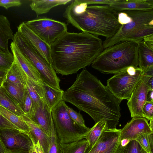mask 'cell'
<instances>
[{"label": "cell", "instance_id": "6da1fadb", "mask_svg": "<svg viewBox=\"0 0 153 153\" xmlns=\"http://www.w3.org/2000/svg\"><path fill=\"white\" fill-rule=\"evenodd\" d=\"M63 99L88 114L95 123L103 121L107 129L116 128L121 101L87 70L83 69L72 85L63 91Z\"/></svg>", "mask_w": 153, "mask_h": 153}, {"label": "cell", "instance_id": "7a4b0ae2", "mask_svg": "<svg viewBox=\"0 0 153 153\" xmlns=\"http://www.w3.org/2000/svg\"><path fill=\"white\" fill-rule=\"evenodd\" d=\"M56 72L67 75L89 66L104 49L102 40L87 32H67L51 46Z\"/></svg>", "mask_w": 153, "mask_h": 153}, {"label": "cell", "instance_id": "3957f363", "mask_svg": "<svg viewBox=\"0 0 153 153\" xmlns=\"http://www.w3.org/2000/svg\"><path fill=\"white\" fill-rule=\"evenodd\" d=\"M118 13L110 5L88 6L81 0H75L66 8L63 16L68 23L82 32L108 39L113 37L121 26Z\"/></svg>", "mask_w": 153, "mask_h": 153}, {"label": "cell", "instance_id": "277c9868", "mask_svg": "<svg viewBox=\"0 0 153 153\" xmlns=\"http://www.w3.org/2000/svg\"><path fill=\"white\" fill-rule=\"evenodd\" d=\"M136 42H120L104 49L91 64L92 67L103 73L115 74L130 66H138Z\"/></svg>", "mask_w": 153, "mask_h": 153}, {"label": "cell", "instance_id": "5b68a950", "mask_svg": "<svg viewBox=\"0 0 153 153\" xmlns=\"http://www.w3.org/2000/svg\"><path fill=\"white\" fill-rule=\"evenodd\" d=\"M62 100L51 110L54 128L59 142L66 143L85 138L89 129L78 125L69 116Z\"/></svg>", "mask_w": 153, "mask_h": 153}, {"label": "cell", "instance_id": "8992f818", "mask_svg": "<svg viewBox=\"0 0 153 153\" xmlns=\"http://www.w3.org/2000/svg\"><path fill=\"white\" fill-rule=\"evenodd\" d=\"M12 40L38 71L43 82L54 89L60 90V79L52 65L37 53L17 31L14 35Z\"/></svg>", "mask_w": 153, "mask_h": 153}, {"label": "cell", "instance_id": "52a82bcc", "mask_svg": "<svg viewBox=\"0 0 153 153\" xmlns=\"http://www.w3.org/2000/svg\"><path fill=\"white\" fill-rule=\"evenodd\" d=\"M147 71L138 66L128 67L109 79L106 86L117 98L121 101H128L136 85Z\"/></svg>", "mask_w": 153, "mask_h": 153}, {"label": "cell", "instance_id": "ba28073f", "mask_svg": "<svg viewBox=\"0 0 153 153\" xmlns=\"http://www.w3.org/2000/svg\"><path fill=\"white\" fill-rule=\"evenodd\" d=\"M25 22L33 32L50 46L67 32L65 23L46 17H39Z\"/></svg>", "mask_w": 153, "mask_h": 153}, {"label": "cell", "instance_id": "9c48e42d", "mask_svg": "<svg viewBox=\"0 0 153 153\" xmlns=\"http://www.w3.org/2000/svg\"><path fill=\"white\" fill-rule=\"evenodd\" d=\"M131 17L128 23L121 25L117 33L112 37L102 42L104 49L122 41L131 32L146 24L153 25V10H126Z\"/></svg>", "mask_w": 153, "mask_h": 153}, {"label": "cell", "instance_id": "30bf717a", "mask_svg": "<svg viewBox=\"0 0 153 153\" xmlns=\"http://www.w3.org/2000/svg\"><path fill=\"white\" fill-rule=\"evenodd\" d=\"M153 69L148 71L142 76L128 101L127 105L132 117H143L142 111L147 101L148 93L153 88L149 84L150 79L153 76Z\"/></svg>", "mask_w": 153, "mask_h": 153}, {"label": "cell", "instance_id": "8fae6325", "mask_svg": "<svg viewBox=\"0 0 153 153\" xmlns=\"http://www.w3.org/2000/svg\"><path fill=\"white\" fill-rule=\"evenodd\" d=\"M0 137L7 150H21L29 152L33 145L26 134L17 129H0Z\"/></svg>", "mask_w": 153, "mask_h": 153}, {"label": "cell", "instance_id": "7c38bea8", "mask_svg": "<svg viewBox=\"0 0 153 153\" xmlns=\"http://www.w3.org/2000/svg\"><path fill=\"white\" fill-rule=\"evenodd\" d=\"M120 129H106L87 153H115L120 143Z\"/></svg>", "mask_w": 153, "mask_h": 153}, {"label": "cell", "instance_id": "4fadbf2b", "mask_svg": "<svg viewBox=\"0 0 153 153\" xmlns=\"http://www.w3.org/2000/svg\"><path fill=\"white\" fill-rule=\"evenodd\" d=\"M25 38L34 50L48 63L51 65V46L47 44L33 32L22 22L17 27V31Z\"/></svg>", "mask_w": 153, "mask_h": 153}, {"label": "cell", "instance_id": "5bb4252c", "mask_svg": "<svg viewBox=\"0 0 153 153\" xmlns=\"http://www.w3.org/2000/svg\"><path fill=\"white\" fill-rule=\"evenodd\" d=\"M120 140H135L145 134H153L148 120L143 117H135L128 123L120 131Z\"/></svg>", "mask_w": 153, "mask_h": 153}, {"label": "cell", "instance_id": "9a60e30c", "mask_svg": "<svg viewBox=\"0 0 153 153\" xmlns=\"http://www.w3.org/2000/svg\"><path fill=\"white\" fill-rule=\"evenodd\" d=\"M33 110L34 117L33 120L51 137L54 126L51 111L49 107L41 100L33 107Z\"/></svg>", "mask_w": 153, "mask_h": 153}, {"label": "cell", "instance_id": "2e32d148", "mask_svg": "<svg viewBox=\"0 0 153 153\" xmlns=\"http://www.w3.org/2000/svg\"><path fill=\"white\" fill-rule=\"evenodd\" d=\"M34 87L41 100L47 104L51 111L61 101L63 100V91L54 89L44 82H33Z\"/></svg>", "mask_w": 153, "mask_h": 153}, {"label": "cell", "instance_id": "e0dca14e", "mask_svg": "<svg viewBox=\"0 0 153 153\" xmlns=\"http://www.w3.org/2000/svg\"><path fill=\"white\" fill-rule=\"evenodd\" d=\"M10 47L14 59L18 62L27 77L35 83H42L43 81L38 71L13 41L11 42Z\"/></svg>", "mask_w": 153, "mask_h": 153}, {"label": "cell", "instance_id": "ac0fdd59", "mask_svg": "<svg viewBox=\"0 0 153 153\" xmlns=\"http://www.w3.org/2000/svg\"><path fill=\"white\" fill-rule=\"evenodd\" d=\"M27 125L34 144L39 141L44 153H47L51 141V137L36 122L25 114L20 117Z\"/></svg>", "mask_w": 153, "mask_h": 153}, {"label": "cell", "instance_id": "d6986e66", "mask_svg": "<svg viewBox=\"0 0 153 153\" xmlns=\"http://www.w3.org/2000/svg\"><path fill=\"white\" fill-rule=\"evenodd\" d=\"M118 12L127 10H153V0H117L110 5Z\"/></svg>", "mask_w": 153, "mask_h": 153}, {"label": "cell", "instance_id": "ffe728a7", "mask_svg": "<svg viewBox=\"0 0 153 153\" xmlns=\"http://www.w3.org/2000/svg\"><path fill=\"white\" fill-rule=\"evenodd\" d=\"M137 42L138 67L147 71L153 69V44L143 40Z\"/></svg>", "mask_w": 153, "mask_h": 153}, {"label": "cell", "instance_id": "44dd1931", "mask_svg": "<svg viewBox=\"0 0 153 153\" xmlns=\"http://www.w3.org/2000/svg\"><path fill=\"white\" fill-rule=\"evenodd\" d=\"M1 85L7 93L23 111L25 86L19 85L6 79Z\"/></svg>", "mask_w": 153, "mask_h": 153}, {"label": "cell", "instance_id": "7402d4cb", "mask_svg": "<svg viewBox=\"0 0 153 153\" xmlns=\"http://www.w3.org/2000/svg\"><path fill=\"white\" fill-rule=\"evenodd\" d=\"M72 0H32L30 6L38 16L48 13L52 8L59 5H65Z\"/></svg>", "mask_w": 153, "mask_h": 153}, {"label": "cell", "instance_id": "603a6c76", "mask_svg": "<svg viewBox=\"0 0 153 153\" xmlns=\"http://www.w3.org/2000/svg\"><path fill=\"white\" fill-rule=\"evenodd\" d=\"M13 37L9 21L5 16L0 14V50L10 52L8 48V41L13 40Z\"/></svg>", "mask_w": 153, "mask_h": 153}, {"label": "cell", "instance_id": "cb8c5ba5", "mask_svg": "<svg viewBox=\"0 0 153 153\" xmlns=\"http://www.w3.org/2000/svg\"><path fill=\"white\" fill-rule=\"evenodd\" d=\"M27 77L19 65L14 59L12 65L7 71L5 79L18 85L25 86Z\"/></svg>", "mask_w": 153, "mask_h": 153}, {"label": "cell", "instance_id": "d4e9b609", "mask_svg": "<svg viewBox=\"0 0 153 153\" xmlns=\"http://www.w3.org/2000/svg\"><path fill=\"white\" fill-rule=\"evenodd\" d=\"M0 113L19 130L27 134L31 140L32 137L28 127L25 121L20 117L0 105Z\"/></svg>", "mask_w": 153, "mask_h": 153}, {"label": "cell", "instance_id": "484cf974", "mask_svg": "<svg viewBox=\"0 0 153 153\" xmlns=\"http://www.w3.org/2000/svg\"><path fill=\"white\" fill-rule=\"evenodd\" d=\"M0 105L20 117L25 114L24 112L4 89L2 85L0 87Z\"/></svg>", "mask_w": 153, "mask_h": 153}, {"label": "cell", "instance_id": "4316f807", "mask_svg": "<svg viewBox=\"0 0 153 153\" xmlns=\"http://www.w3.org/2000/svg\"><path fill=\"white\" fill-rule=\"evenodd\" d=\"M62 153H86L89 144L85 139L69 143H60Z\"/></svg>", "mask_w": 153, "mask_h": 153}, {"label": "cell", "instance_id": "83f0119b", "mask_svg": "<svg viewBox=\"0 0 153 153\" xmlns=\"http://www.w3.org/2000/svg\"><path fill=\"white\" fill-rule=\"evenodd\" d=\"M153 35V25L146 24L135 30L121 42L130 41L138 42L143 41L144 38Z\"/></svg>", "mask_w": 153, "mask_h": 153}, {"label": "cell", "instance_id": "f1b7e54d", "mask_svg": "<svg viewBox=\"0 0 153 153\" xmlns=\"http://www.w3.org/2000/svg\"><path fill=\"white\" fill-rule=\"evenodd\" d=\"M106 129H107L106 123L103 121L95 123L92 127L89 128L85 138L88 143L89 149L95 145Z\"/></svg>", "mask_w": 153, "mask_h": 153}, {"label": "cell", "instance_id": "f546056e", "mask_svg": "<svg viewBox=\"0 0 153 153\" xmlns=\"http://www.w3.org/2000/svg\"><path fill=\"white\" fill-rule=\"evenodd\" d=\"M141 147L135 140L123 145L120 143L115 153H140Z\"/></svg>", "mask_w": 153, "mask_h": 153}, {"label": "cell", "instance_id": "4dcf8cb0", "mask_svg": "<svg viewBox=\"0 0 153 153\" xmlns=\"http://www.w3.org/2000/svg\"><path fill=\"white\" fill-rule=\"evenodd\" d=\"M135 140L146 152L153 153V134L142 135Z\"/></svg>", "mask_w": 153, "mask_h": 153}, {"label": "cell", "instance_id": "1f68e13d", "mask_svg": "<svg viewBox=\"0 0 153 153\" xmlns=\"http://www.w3.org/2000/svg\"><path fill=\"white\" fill-rule=\"evenodd\" d=\"M14 61L13 54L10 52H6L0 50V68L8 70Z\"/></svg>", "mask_w": 153, "mask_h": 153}, {"label": "cell", "instance_id": "d6a6232c", "mask_svg": "<svg viewBox=\"0 0 153 153\" xmlns=\"http://www.w3.org/2000/svg\"><path fill=\"white\" fill-rule=\"evenodd\" d=\"M25 87L32 101L33 107L38 104L41 99L34 86L32 81L28 77Z\"/></svg>", "mask_w": 153, "mask_h": 153}, {"label": "cell", "instance_id": "836d02e7", "mask_svg": "<svg viewBox=\"0 0 153 153\" xmlns=\"http://www.w3.org/2000/svg\"><path fill=\"white\" fill-rule=\"evenodd\" d=\"M25 94L23 111L26 116L33 120L34 117L33 102L25 86Z\"/></svg>", "mask_w": 153, "mask_h": 153}, {"label": "cell", "instance_id": "e575fe53", "mask_svg": "<svg viewBox=\"0 0 153 153\" xmlns=\"http://www.w3.org/2000/svg\"><path fill=\"white\" fill-rule=\"evenodd\" d=\"M47 153H62L60 142L55 132L54 128L51 136V141Z\"/></svg>", "mask_w": 153, "mask_h": 153}, {"label": "cell", "instance_id": "d590c367", "mask_svg": "<svg viewBox=\"0 0 153 153\" xmlns=\"http://www.w3.org/2000/svg\"><path fill=\"white\" fill-rule=\"evenodd\" d=\"M66 108L68 114L75 122L79 126L85 129H89L85 126L82 116L79 113L76 112L67 105Z\"/></svg>", "mask_w": 153, "mask_h": 153}, {"label": "cell", "instance_id": "8d00e7d4", "mask_svg": "<svg viewBox=\"0 0 153 153\" xmlns=\"http://www.w3.org/2000/svg\"><path fill=\"white\" fill-rule=\"evenodd\" d=\"M143 117L148 120L153 119V102L146 101L143 107Z\"/></svg>", "mask_w": 153, "mask_h": 153}, {"label": "cell", "instance_id": "74e56055", "mask_svg": "<svg viewBox=\"0 0 153 153\" xmlns=\"http://www.w3.org/2000/svg\"><path fill=\"white\" fill-rule=\"evenodd\" d=\"M22 4L20 0H0V6L7 10L9 8L20 7Z\"/></svg>", "mask_w": 153, "mask_h": 153}, {"label": "cell", "instance_id": "f35d334b", "mask_svg": "<svg viewBox=\"0 0 153 153\" xmlns=\"http://www.w3.org/2000/svg\"><path fill=\"white\" fill-rule=\"evenodd\" d=\"M4 128H11L19 130L17 127L5 118L0 113V129Z\"/></svg>", "mask_w": 153, "mask_h": 153}, {"label": "cell", "instance_id": "ab89813d", "mask_svg": "<svg viewBox=\"0 0 153 153\" xmlns=\"http://www.w3.org/2000/svg\"><path fill=\"white\" fill-rule=\"evenodd\" d=\"M87 4H101L110 5L115 3L117 0H81Z\"/></svg>", "mask_w": 153, "mask_h": 153}, {"label": "cell", "instance_id": "60d3db41", "mask_svg": "<svg viewBox=\"0 0 153 153\" xmlns=\"http://www.w3.org/2000/svg\"><path fill=\"white\" fill-rule=\"evenodd\" d=\"M8 70L0 68V84H2L5 79Z\"/></svg>", "mask_w": 153, "mask_h": 153}, {"label": "cell", "instance_id": "b9f144b4", "mask_svg": "<svg viewBox=\"0 0 153 153\" xmlns=\"http://www.w3.org/2000/svg\"><path fill=\"white\" fill-rule=\"evenodd\" d=\"M34 144L37 153H44L43 149L39 141Z\"/></svg>", "mask_w": 153, "mask_h": 153}, {"label": "cell", "instance_id": "7bdbcfd3", "mask_svg": "<svg viewBox=\"0 0 153 153\" xmlns=\"http://www.w3.org/2000/svg\"><path fill=\"white\" fill-rule=\"evenodd\" d=\"M147 101L153 102V89L149 91L147 94Z\"/></svg>", "mask_w": 153, "mask_h": 153}, {"label": "cell", "instance_id": "ee69618b", "mask_svg": "<svg viewBox=\"0 0 153 153\" xmlns=\"http://www.w3.org/2000/svg\"><path fill=\"white\" fill-rule=\"evenodd\" d=\"M143 40L147 43L153 44V35L145 37Z\"/></svg>", "mask_w": 153, "mask_h": 153}, {"label": "cell", "instance_id": "f6af8a7d", "mask_svg": "<svg viewBox=\"0 0 153 153\" xmlns=\"http://www.w3.org/2000/svg\"><path fill=\"white\" fill-rule=\"evenodd\" d=\"M7 150L0 137V153H5Z\"/></svg>", "mask_w": 153, "mask_h": 153}, {"label": "cell", "instance_id": "bcb514c9", "mask_svg": "<svg viewBox=\"0 0 153 153\" xmlns=\"http://www.w3.org/2000/svg\"><path fill=\"white\" fill-rule=\"evenodd\" d=\"M29 152L21 150H14L7 151L5 153H29Z\"/></svg>", "mask_w": 153, "mask_h": 153}, {"label": "cell", "instance_id": "7dc6e473", "mask_svg": "<svg viewBox=\"0 0 153 153\" xmlns=\"http://www.w3.org/2000/svg\"><path fill=\"white\" fill-rule=\"evenodd\" d=\"M33 145L31 149L30 150L29 153H37L34 144L33 143Z\"/></svg>", "mask_w": 153, "mask_h": 153}, {"label": "cell", "instance_id": "c3c4849f", "mask_svg": "<svg viewBox=\"0 0 153 153\" xmlns=\"http://www.w3.org/2000/svg\"><path fill=\"white\" fill-rule=\"evenodd\" d=\"M149 125L151 130L153 131V119L150 120Z\"/></svg>", "mask_w": 153, "mask_h": 153}, {"label": "cell", "instance_id": "681fc988", "mask_svg": "<svg viewBox=\"0 0 153 153\" xmlns=\"http://www.w3.org/2000/svg\"><path fill=\"white\" fill-rule=\"evenodd\" d=\"M140 153H147L143 149L141 148Z\"/></svg>", "mask_w": 153, "mask_h": 153}, {"label": "cell", "instance_id": "f907efd6", "mask_svg": "<svg viewBox=\"0 0 153 153\" xmlns=\"http://www.w3.org/2000/svg\"><path fill=\"white\" fill-rule=\"evenodd\" d=\"M1 85H2L1 84H0V87L1 86Z\"/></svg>", "mask_w": 153, "mask_h": 153}]
</instances>
